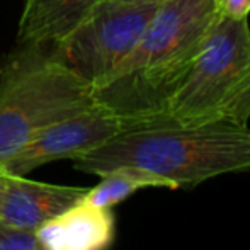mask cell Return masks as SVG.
Listing matches in <instances>:
<instances>
[{
	"mask_svg": "<svg viewBox=\"0 0 250 250\" xmlns=\"http://www.w3.org/2000/svg\"><path fill=\"white\" fill-rule=\"evenodd\" d=\"M218 21V0L158 3L135 50L94 90V99L118 116L125 129L168 125L172 97Z\"/></svg>",
	"mask_w": 250,
	"mask_h": 250,
	"instance_id": "6da1fadb",
	"label": "cell"
},
{
	"mask_svg": "<svg viewBox=\"0 0 250 250\" xmlns=\"http://www.w3.org/2000/svg\"><path fill=\"white\" fill-rule=\"evenodd\" d=\"M72 162L83 174L101 177L133 167L167 179L174 189H191L218 175L250 172V129L228 121L135 126Z\"/></svg>",
	"mask_w": 250,
	"mask_h": 250,
	"instance_id": "7a4b0ae2",
	"label": "cell"
},
{
	"mask_svg": "<svg viewBox=\"0 0 250 250\" xmlns=\"http://www.w3.org/2000/svg\"><path fill=\"white\" fill-rule=\"evenodd\" d=\"M96 105L94 90L53 48L17 46L0 62V164L43 129Z\"/></svg>",
	"mask_w": 250,
	"mask_h": 250,
	"instance_id": "3957f363",
	"label": "cell"
},
{
	"mask_svg": "<svg viewBox=\"0 0 250 250\" xmlns=\"http://www.w3.org/2000/svg\"><path fill=\"white\" fill-rule=\"evenodd\" d=\"M250 73L247 19L220 17L167 111L168 125L199 126L221 121V109Z\"/></svg>",
	"mask_w": 250,
	"mask_h": 250,
	"instance_id": "277c9868",
	"label": "cell"
},
{
	"mask_svg": "<svg viewBox=\"0 0 250 250\" xmlns=\"http://www.w3.org/2000/svg\"><path fill=\"white\" fill-rule=\"evenodd\" d=\"M157 7L158 3L104 0L53 51L96 90L135 50Z\"/></svg>",
	"mask_w": 250,
	"mask_h": 250,
	"instance_id": "5b68a950",
	"label": "cell"
},
{
	"mask_svg": "<svg viewBox=\"0 0 250 250\" xmlns=\"http://www.w3.org/2000/svg\"><path fill=\"white\" fill-rule=\"evenodd\" d=\"M125 129L123 121L104 105L66 118L43 129L21 151L5 162L3 168L14 175H27L41 165L58 160H75L97 148Z\"/></svg>",
	"mask_w": 250,
	"mask_h": 250,
	"instance_id": "8992f818",
	"label": "cell"
},
{
	"mask_svg": "<svg viewBox=\"0 0 250 250\" xmlns=\"http://www.w3.org/2000/svg\"><path fill=\"white\" fill-rule=\"evenodd\" d=\"M87 191V188L48 184L7 172L0 199V225L38 231L44 223L80 203Z\"/></svg>",
	"mask_w": 250,
	"mask_h": 250,
	"instance_id": "52a82bcc",
	"label": "cell"
},
{
	"mask_svg": "<svg viewBox=\"0 0 250 250\" xmlns=\"http://www.w3.org/2000/svg\"><path fill=\"white\" fill-rule=\"evenodd\" d=\"M104 0H24L17 27V46H58Z\"/></svg>",
	"mask_w": 250,
	"mask_h": 250,
	"instance_id": "ba28073f",
	"label": "cell"
},
{
	"mask_svg": "<svg viewBox=\"0 0 250 250\" xmlns=\"http://www.w3.org/2000/svg\"><path fill=\"white\" fill-rule=\"evenodd\" d=\"M36 233L46 250H109L116 237V218L112 209L80 201Z\"/></svg>",
	"mask_w": 250,
	"mask_h": 250,
	"instance_id": "9c48e42d",
	"label": "cell"
},
{
	"mask_svg": "<svg viewBox=\"0 0 250 250\" xmlns=\"http://www.w3.org/2000/svg\"><path fill=\"white\" fill-rule=\"evenodd\" d=\"M165 188L174 189V186L164 177L133 167H119L101 175V182L89 189L83 196V203L94 208L112 209L116 204L123 203L140 189Z\"/></svg>",
	"mask_w": 250,
	"mask_h": 250,
	"instance_id": "30bf717a",
	"label": "cell"
},
{
	"mask_svg": "<svg viewBox=\"0 0 250 250\" xmlns=\"http://www.w3.org/2000/svg\"><path fill=\"white\" fill-rule=\"evenodd\" d=\"M250 119V73L238 83L221 109V121L247 126Z\"/></svg>",
	"mask_w": 250,
	"mask_h": 250,
	"instance_id": "8fae6325",
	"label": "cell"
},
{
	"mask_svg": "<svg viewBox=\"0 0 250 250\" xmlns=\"http://www.w3.org/2000/svg\"><path fill=\"white\" fill-rule=\"evenodd\" d=\"M0 250H46L36 231L0 225Z\"/></svg>",
	"mask_w": 250,
	"mask_h": 250,
	"instance_id": "7c38bea8",
	"label": "cell"
},
{
	"mask_svg": "<svg viewBox=\"0 0 250 250\" xmlns=\"http://www.w3.org/2000/svg\"><path fill=\"white\" fill-rule=\"evenodd\" d=\"M220 17L242 21L250 14V0H218Z\"/></svg>",
	"mask_w": 250,
	"mask_h": 250,
	"instance_id": "4fadbf2b",
	"label": "cell"
},
{
	"mask_svg": "<svg viewBox=\"0 0 250 250\" xmlns=\"http://www.w3.org/2000/svg\"><path fill=\"white\" fill-rule=\"evenodd\" d=\"M5 179H7V170L3 168V165L0 164V199L3 194V188H5Z\"/></svg>",
	"mask_w": 250,
	"mask_h": 250,
	"instance_id": "5bb4252c",
	"label": "cell"
},
{
	"mask_svg": "<svg viewBox=\"0 0 250 250\" xmlns=\"http://www.w3.org/2000/svg\"><path fill=\"white\" fill-rule=\"evenodd\" d=\"M123 2H135V3H162L165 0H123Z\"/></svg>",
	"mask_w": 250,
	"mask_h": 250,
	"instance_id": "9a60e30c",
	"label": "cell"
}]
</instances>
